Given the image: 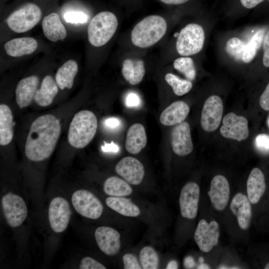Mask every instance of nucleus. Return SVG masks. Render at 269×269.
Instances as JSON below:
<instances>
[{
    "label": "nucleus",
    "instance_id": "obj_1",
    "mask_svg": "<svg viewBox=\"0 0 269 269\" xmlns=\"http://www.w3.org/2000/svg\"><path fill=\"white\" fill-rule=\"evenodd\" d=\"M61 133L59 120L46 114L32 123L25 144L24 151L30 160L38 162L48 158L53 153Z\"/></svg>",
    "mask_w": 269,
    "mask_h": 269
},
{
    "label": "nucleus",
    "instance_id": "obj_2",
    "mask_svg": "<svg viewBox=\"0 0 269 269\" xmlns=\"http://www.w3.org/2000/svg\"><path fill=\"white\" fill-rule=\"evenodd\" d=\"M167 23L159 15H151L144 17L133 28L131 34L132 43L141 48L150 47L165 35Z\"/></svg>",
    "mask_w": 269,
    "mask_h": 269
},
{
    "label": "nucleus",
    "instance_id": "obj_3",
    "mask_svg": "<svg viewBox=\"0 0 269 269\" xmlns=\"http://www.w3.org/2000/svg\"><path fill=\"white\" fill-rule=\"evenodd\" d=\"M98 127L95 115L89 110H82L74 116L69 128L68 140L76 148L85 147L93 139Z\"/></svg>",
    "mask_w": 269,
    "mask_h": 269
},
{
    "label": "nucleus",
    "instance_id": "obj_4",
    "mask_svg": "<svg viewBox=\"0 0 269 269\" xmlns=\"http://www.w3.org/2000/svg\"><path fill=\"white\" fill-rule=\"evenodd\" d=\"M118 26L115 14L111 12L102 11L91 20L88 27L89 42L94 46L106 44L113 36Z\"/></svg>",
    "mask_w": 269,
    "mask_h": 269
},
{
    "label": "nucleus",
    "instance_id": "obj_5",
    "mask_svg": "<svg viewBox=\"0 0 269 269\" xmlns=\"http://www.w3.org/2000/svg\"><path fill=\"white\" fill-rule=\"evenodd\" d=\"M204 40L205 33L202 26L196 23L188 24L178 34L176 50L183 56L196 54L203 48Z\"/></svg>",
    "mask_w": 269,
    "mask_h": 269
},
{
    "label": "nucleus",
    "instance_id": "obj_6",
    "mask_svg": "<svg viewBox=\"0 0 269 269\" xmlns=\"http://www.w3.org/2000/svg\"><path fill=\"white\" fill-rule=\"evenodd\" d=\"M42 11L34 3H27L12 12L7 18L8 27L16 33L27 31L40 21Z\"/></svg>",
    "mask_w": 269,
    "mask_h": 269
},
{
    "label": "nucleus",
    "instance_id": "obj_7",
    "mask_svg": "<svg viewBox=\"0 0 269 269\" xmlns=\"http://www.w3.org/2000/svg\"><path fill=\"white\" fill-rule=\"evenodd\" d=\"M1 206L5 219L11 227L20 226L26 219L28 211L26 204L20 196L8 192L1 198Z\"/></svg>",
    "mask_w": 269,
    "mask_h": 269
},
{
    "label": "nucleus",
    "instance_id": "obj_8",
    "mask_svg": "<svg viewBox=\"0 0 269 269\" xmlns=\"http://www.w3.org/2000/svg\"><path fill=\"white\" fill-rule=\"evenodd\" d=\"M71 202L77 212L85 218L97 219L102 214L103 206L101 202L87 190L75 191L72 195Z\"/></svg>",
    "mask_w": 269,
    "mask_h": 269
},
{
    "label": "nucleus",
    "instance_id": "obj_9",
    "mask_svg": "<svg viewBox=\"0 0 269 269\" xmlns=\"http://www.w3.org/2000/svg\"><path fill=\"white\" fill-rule=\"evenodd\" d=\"M49 225L55 233L64 232L70 219V208L68 202L62 197H55L51 201L48 208Z\"/></svg>",
    "mask_w": 269,
    "mask_h": 269
},
{
    "label": "nucleus",
    "instance_id": "obj_10",
    "mask_svg": "<svg viewBox=\"0 0 269 269\" xmlns=\"http://www.w3.org/2000/svg\"><path fill=\"white\" fill-rule=\"evenodd\" d=\"M220 237L219 224L216 221L208 223L204 219L199 221L194 233V240L199 249L208 253L216 246Z\"/></svg>",
    "mask_w": 269,
    "mask_h": 269
},
{
    "label": "nucleus",
    "instance_id": "obj_11",
    "mask_svg": "<svg viewBox=\"0 0 269 269\" xmlns=\"http://www.w3.org/2000/svg\"><path fill=\"white\" fill-rule=\"evenodd\" d=\"M223 104L221 99L212 95L205 101L201 112V126L206 132H211L218 128L222 118Z\"/></svg>",
    "mask_w": 269,
    "mask_h": 269
},
{
    "label": "nucleus",
    "instance_id": "obj_12",
    "mask_svg": "<svg viewBox=\"0 0 269 269\" xmlns=\"http://www.w3.org/2000/svg\"><path fill=\"white\" fill-rule=\"evenodd\" d=\"M222 122L220 131L224 137L241 141L248 137V123L245 117L229 113L224 116Z\"/></svg>",
    "mask_w": 269,
    "mask_h": 269
},
{
    "label": "nucleus",
    "instance_id": "obj_13",
    "mask_svg": "<svg viewBox=\"0 0 269 269\" xmlns=\"http://www.w3.org/2000/svg\"><path fill=\"white\" fill-rule=\"evenodd\" d=\"M200 188L193 182L186 183L181 189L179 203L182 216L188 219L196 218L198 213Z\"/></svg>",
    "mask_w": 269,
    "mask_h": 269
},
{
    "label": "nucleus",
    "instance_id": "obj_14",
    "mask_svg": "<svg viewBox=\"0 0 269 269\" xmlns=\"http://www.w3.org/2000/svg\"><path fill=\"white\" fill-rule=\"evenodd\" d=\"M117 173L129 183L138 185L142 181L145 171L141 162L135 158L127 156L121 159L115 167Z\"/></svg>",
    "mask_w": 269,
    "mask_h": 269
},
{
    "label": "nucleus",
    "instance_id": "obj_15",
    "mask_svg": "<svg viewBox=\"0 0 269 269\" xmlns=\"http://www.w3.org/2000/svg\"><path fill=\"white\" fill-rule=\"evenodd\" d=\"M121 235L114 228L101 226L96 229L95 238L100 250L105 255L113 256L116 255L121 248Z\"/></svg>",
    "mask_w": 269,
    "mask_h": 269
},
{
    "label": "nucleus",
    "instance_id": "obj_16",
    "mask_svg": "<svg viewBox=\"0 0 269 269\" xmlns=\"http://www.w3.org/2000/svg\"><path fill=\"white\" fill-rule=\"evenodd\" d=\"M171 143L173 151L177 155L183 156L193 150L190 127L187 122L176 125L171 134Z\"/></svg>",
    "mask_w": 269,
    "mask_h": 269
},
{
    "label": "nucleus",
    "instance_id": "obj_17",
    "mask_svg": "<svg viewBox=\"0 0 269 269\" xmlns=\"http://www.w3.org/2000/svg\"><path fill=\"white\" fill-rule=\"evenodd\" d=\"M230 189L227 178L222 175L215 176L211 182L208 195L214 208L218 211L224 210L229 200Z\"/></svg>",
    "mask_w": 269,
    "mask_h": 269
},
{
    "label": "nucleus",
    "instance_id": "obj_18",
    "mask_svg": "<svg viewBox=\"0 0 269 269\" xmlns=\"http://www.w3.org/2000/svg\"><path fill=\"white\" fill-rule=\"evenodd\" d=\"M230 209L236 217L240 228L244 230H247L252 218L251 202L248 197L242 193L235 194L232 199Z\"/></svg>",
    "mask_w": 269,
    "mask_h": 269
},
{
    "label": "nucleus",
    "instance_id": "obj_19",
    "mask_svg": "<svg viewBox=\"0 0 269 269\" xmlns=\"http://www.w3.org/2000/svg\"><path fill=\"white\" fill-rule=\"evenodd\" d=\"M39 83V78L35 75L21 79L15 90L16 101L18 107L22 109L29 106L34 99Z\"/></svg>",
    "mask_w": 269,
    "mask_h": 269
},
{
    "label": "nucleus",
    "instance_id": "obj_20",
    "mask_svg": "<svg viewBox=\"0 0 269 269\" xmlns=\"http://www.w3.org/2000/svg\"><path fill=\"white\" fill-rule=\"evenodd\" d=\"M190 111L189 106L184 102L172 103L161 113L159 121L166 126L176 125L184 122Z\"/></svg>",
    "mask_w": 269,
    "mask_h": 269
},
{
    "label": "nucleus",
    "instance_id": "obj_21",
    "mask_svg": "<svg viewBox=\"0 0 269 269\" xmlns=\"http://www.w3.org/2000/svg\"><path fill=\"white\" fill-rule=\"evenodd\" d=\"M147 136L145 128L139 123L132 125L128 130L125 146L128 152L136 154L145 146Z\"/></svg>",
    "mask_w": 269,
    "mask_h": 269
},
{
    "label": "nucleus",
    "instance_id": "obj_22",
    "mask_svg": "<svg viewBox=\"0 0 269 269\" xmlns=\"http://www.w3.org/2000/svg\"><path fill=\"white\" fill-rule=\"evenodd\" d=\"M42 27L44 35L50 41H63L66 37V28L59 15L55 12H52L43 18Z\"/></svg>",
    "mask_w": 269,
    "mask_h": 269
},
{
    "label": "nucleus",
    "instance_id": "obj_23",
    "mask_svg": "<svg viewBox=\"0 0 269 269\" xmlns=\"http://www.w3.org/2000/svg\"><path fill=\"white\" fill-rule=\"evenodd\" d=\"M266 188L262 171L257 167L251 171L247 182V197L252 204L257 203L264 195Z\"/></svg>",
    "mask_w": 269,
    "mask_h": 269
},
{
    "label": "nucleus",
    "instance_id": "obj_24",
    "mask_svg": "<svg viewBox=\"0 0 269 269\" xmlns=\"http://www.w3.org/2000/svg\"><path fill=\"white\" fill-rule=\"evenodd\" d=\"M38 46L37 41L32 37H20L11 39L4 44V50L11 57H20L33 53Z\"/></svg>",
    "mask_w": 269,
    "mask_h": 269
},
{
    "label": "nucleus",
    "instance_id": "obj_25",
    "mask_svg": "<svg viewBox=\"0 0 269 269\" xmlns=\"http://www.w3.org/2000/svg\"><path fill=\"white\" fill-rule=\"evenodd\" d=\"M145 72L144 62L140 59H126L123 63L122 73L126 81L132 85L140 83Z\"/></svg>",
    "mask_w": 269,
    "mask_h": 269
},
{
    "label": "nucleus",
    "instance_id": "obj_26",
    "mask_svg": "<svg viewBox=\"0 0 269 269\" xmlns=\"http://www.w3.org/2000/svg\"><path fill=\"white\" fill-rule=\"evenodd\" d=\"M58 85L52 76H46L43 79L40 89L37 90L34 100L41 107L50 105L58 92Z\"/></svg>",
    "mask_w": 269,
    "mask_h": 269
},
{
    "label": "nucleus",
    "instance_id": "obj_27",
    "mask_svg": "<svg viewBox=\"0 0 269 269\" xmlns=\"http://www.w3.org/2000/svg\"><path fill=\"white\" fill-rule=\"evenodd\" d=\"M13 117L11 109L5 104L0 105V144H9L13 136Z\"/></svg>",
    "mask_w": 269,
    "mask_h": 269
},
{
    "label": "nucleus",
    "instance_id": "obj_28",
    "mask_svg": "<svg viewBox=\"0 0 269 269\" xmlns=\"http://www.w3.org/2000/svg\"><path fill=\"white\" fill-rule=\"evenodd\" d=\"M106 205L117 213L127 217H136L140 211L131 199L123 197L109 196L106 199Z\"/></svg>",
    "mask_w": 269,
    "mask_h": 269
},
{
    "label": "nucleus",
    "instance_id": "obj_29",
    "mask_svg": "<svg viewBox=\"0 0 269 269\" xmlns=\"http://www.w3.org/2000/svg\"><path fill=\"white\" fill-rule=\"evenodd\" d=\"M78 70V64L73 60L67 61L58 69L55 80L61 90L65 88L70 89L72 87Z\"/></svg>",
    "mask_w": 269,
    "mask_h": 269
},
{
    "label": "nucleus",
    "instance_id": "obj_30",
    "mask_svg": "<svg viewBox=\"0 0 269 269\" xmlns=\"http://www.w3.org/2000/svg\"><path fill=\"white\" fill-rule=\"evenodd\" d=\"M103 189L106 194L114 197H124L133 192L129 183L117 176L108 178L104 182Z\"/></svg>",
    "mask_w": 269,
    "mask_h": 269
},
{
    "label": "nucleus",
    "instance_id": "obj_31",
    "mask_svg": "<svg viewBox=\"0 0 269 269\" xmlns=\"http://www.w3.org/2000/svg\"><path fill=\"white\" fill-rule=\"evenodd\" d=\"M265 36V30H258L251 38L250 41L245 45L243 61L249 63L255 57L258 50L260 48Z\"/></svg>",
    "mask_w": 269,
    "mask_h": 269
},
{
    "label": "nucleus",
    "instance_id": "obj_32",
    "mask_svg": "<svg viewBox=\"0 0 269 269\" xmlns=\"http://www.w3.org/2000/svg\"><path fill=\"white\" fill-rule=\"evenodd\" d=\"M165 80L172 87L174 93L179 96L187 94L192 87L190 80L181 79L172 73H167Z\"/></svg>",
    "mask_w": 269,
    "mask_h": 269
},
{
    "label": "nucleus",
    "instance_id": "obj_33",
    "mask_svg": "<svg viewBox=\"0 0 269 269\" xmlns=\"http://www.w3.org/2000/svg\"><path fill=\"white\" fill-rule=\"evenodd\" d=\"M139 261L144 269H156L158 267V257L150 246L143 247L139 253Z\"/></svg>",
    "mask_w": 269,
    "mask_h": 269
},
{
    "label": "nucleus",
    "instance_id": "obj_34",
    "mask_svg": "<svg viewBox=\"0 0 269 269\" xmlns=\"http://www.w3.org/2000/svg\"><path fill=\"white\" fill-rule=\"evenodd\" d=\"M173 66L189 80L192 81L195 79L196 69L192 58L188 57L178 58L174 60Z\"/></svg>",
    "mask_w": 269,
    "mask_h": 269
},
{
    "label": "nucleus",
    "instance_id": "obj_35",
    "mask_svg": "<svg viewBox=\"0 0 269 269\" xmlns=\"http://www.w3.org/2000/svg\"><path fill=\"white\" fill-rule=\"evenodd\" d=\"M246 44L237 37H232L226 43L228 54L237 61H243V55Z\"/></svg>",
    "mask_w": 269,
    "mask_h": 269
},
{
    "label": "nucleus",
    "instance_id": "obj_36",
    "mask_svg": "<svg viewBox=\"0 0 269 269\" xmlns=\"http://www.w3.org/2000/svg\"><path fill=\"white\" fill-rule=\"evenodd\" d=\"M64 19L68 23H84L87 21L88 16L83 12L72 11L65 13L64 15Z\"/></svg>",
    "mask_w": 269,
    "mask_h": 269
},
{
    "label": "nucleus",
    "instance_id": "obj_37",
    "mask_svg": "<svg viewBox=\"0 0 269 269\" xmlns=\"http://www.w3.org/2000/svg\"><path fill=\"white\" fill-rule=\"evenodd\" d=\"M79 268L80 269H106V267L94 259L86 257L80 261Z\"/></svg>",
    "mask_w": 269,
    "mask_h": 269
},
{
    "label": "nucleus",
    "instance_id": "obj_38",
    "mask_svg": "<svg viewBox=\"0 0 269 269\" xmlns=\"http://www.w3.org/2000/svg\"><path fill=\"white\" fill-rule=\"evenodd\" d=\"M125 269H141L136 257L132 254H125L123 257Z\"/></svg>",
    "mask_w": 269,
    "mask_h": 269
},
{
    "label": "nucleus",
    "instance_id": "obj_39",
    "mask_svg": "<svg viewBox=\"0 0 269 269\" xmlns=\"http://www.w3.org/2000/svg\"><path fill=\"white\" fill-rule=\"evenodd\" d=\"M255 145L262 152H269V135L266 134H258L255 138Z\"/></svg>",
    "mask_w": 269,
    "mask_h": 269
},
{
    "label": "nucleus",
    "instance_id": "obj_40",
    "mask_svg": "<svg viewBox=\"0 0 269 269\" xmlns=\"http://www.w3.org/2000/svg\"><path fill=\"white\" fill-rule=\"evenodd\" d=\"M263 50V64L265 67H269V30L266 34L264 38Z\"/></svg>",
    "mask_w": 269,
    "mask_h": 269
},
{
    "label": "nucleus",
    "instance_id": "obj_41",
    "mask_svg": "<svg viewBox=\"0 0 269 269\" xmlns=\"http://www.w3.org/2000/svg\"><path fill=\"white\" fill-rule=\"evenodd\" d=\"M140 104V99L137 94L131 92L126 97V105L129 108H136Z\"/></svg>",
    "mask_w": 269,
    "mask_h": 269
},
{
    "label": "nucleus",
    "instance_id": "obj_42",
    "mask_svg": "<svg viewBox=\"0 0 269 269\" xmlns=\"http://www.w3.org/2000/svg\"><path fill=\"white\" fill-rule=\"evenodd\" d=\"M104 125L107 129L114 131L120 127L121 121L117 118L110 117L104 120Z\"/></svg>",
    "mask_w": 269,
    "mask_h": 269
},
{
    "label": "nucleus",
    "instance_id": "obj_43",
    "mask_svg": "<svg viewBox=\"0 0 269 269\" xmlns=\"http://www.w3.org/2000/svg\"><path fill=\"white\" fill-rule=\"evenodd\" d=\"M259 103L263 109L269 111V82L260 98Z\"/></svg>",
    "mask_w": 269,
    "mask_h": 269
},
{
    "label": "nucleus",
    "instance_id": "obj_44",
    "mask_svg": "<svg viewBox=\"0 0 269 269\" xmlns=\"http://www.w3.org/2000/svg\"><path fill=\"white\" fill-rule=\"evenodd\" d=\"M104 145H102L101 148L103 151L105 152L117 153L120 150L119 146L112 141L110 143L104 141Z\"/></svg>",
    "mask_w": 269,
    "mask_h": 269
},
{
    "label": "nucleus",
    "instance_id": "obj_45",
    "mask_svg": "<svg viewBox=\"0 0 269 269\" xmlns=\"http://www.w3.org/2000/svg\"><path fill=\"white\" fill-rule=\"evenodd\" d=\"M264 0H240L243 6L247 8H252L261 3Z\"/></svg>",
    "mask_w": 269,
    "mask_h": 269
},
{
    "label": "nucleus",
    "instance_id": "obj_46",
    "mask_svg": "<svg viewBox=\"0 0 269 269\" xmlns=\"http://www.w3.org/2000/svg\"><path fill=\"white\" fill-rule=\"evenodd\" d=\"M161 2L168 4H179L186 2L189 0H160Z\"/></svg>",
    "mask_w": 269,
    "mask_h": 269
},
{
    "label": "nucleus",
    "instance_id": "obj_47",
    "mask_svg": "<svg viewBox=\"0 0 269 269\" xmlns=\"http://www.w3.org/2000/svg\"><path fill=\"white\" fill-rule=\"evenodd\" d=\"M167 269H176L178 268V264L176 261L172 260L169 262L166 268Z\"/></svg>",
    "mask_w": 269,
    "mask_h": 269
},
{
    "label": "nucleus",
    "instance_id": "obj_48",
    "mask_svg": "<svg viewBox=\"0 0 269 269\" xmlns=\"http://www.w3.org/2000/svg\"><path fill=\"white\" fill-rule=\"evenodd\" d=\"M265 269H269V263H268L265 267Z\"/></svg>",
    "mask_w": 269,
    "mask_h": 269
},
{
    "label": "nucleus",
    "instance_id": "obj_49",
    "mask_svg": "<svg viewBox=\"0 0 269 269\" xmlns=\"http://www.w3.org/2000/svg\"><path fill=\"white\" fill-rule=\"evenodd\" d=\"M268 126L269 127V117L268 120Z\"/></svg>",
    "mask_w": 269,
    "mask_h": 269
},
{
    "label": "nucleus",
    "instance_id": "obj_50",
    "mask_svg": "<svg viewBox=\"0 0 269 269\" xmlns=\"http://www.w3.org/2000/svg\"></svg>",
    "mask_w": 269,
    "mask_h": 269
}]
</instances>
